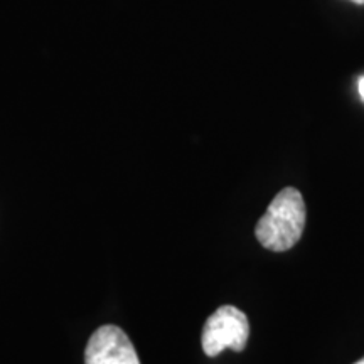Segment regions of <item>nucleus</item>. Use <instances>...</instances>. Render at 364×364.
<instances>
[{"instance_id": "nucleus-3", "label": "nucleus", "mask_w": 364, "mask_h": 364, "mask_svg": "<svg viewBox=\"0 0 364 364\" xmlns=\"http://www.w3.org/2000/svg\"><path fill=\"white\" fill-rule=\"evenodd\" d=\"M85 364H140L134 344L120 327H98L88 341Z\"/></svg>"}, {"instance_id": "nucleus-5", "label": "nucleus", "mask_w": 364, "mask_h": 364, "mask_svg": "<svg viewBox=\"0 0 364 364\" xmlns=\"http://www.w3.org/2000/svg\"><path fill=\"white\" fill-rule=\"evenodd\" d=\"M353 2H356V4H364V0H353Z\"/></svg>"}, {"instance_id": "nucleus-2", "label": "nucleus", "mask_w": 364, "mask_h": 364, "mask_svg": "<svg viewBox=\"0 0 364 364\" xmlns=\"http://www.w3.org/2000/svg\"><path fill=\"white\" fill-rule=\"evenodd\" d=\"M250 324L245 312L233 306H223L208 317L203 327L201 344L206 356L215 358L225 349L240 353L247 348Z\"/></svg>"}, {"instance_id": "nucleus-4", "label": "nucleus", "mask_w": 364, "mask_h": 364, "mask_svg": "<svg viewBox=\"0 0 364 364\" xmlns=\"http://www.w3.org/2000/svg\"><path fill=\"white\" fill-rule=\"evenodd\" d=\"M359 93H361V97L364 100V78L359 80Z\"/></svg>"}, {"instance_id": "nucleus-6", "label": "nucleus", "mask_w": 364, "mask_h": 364, "mask_svg": "<svg viewBox=\"0 0 364 364\" xmlns=\"http://www.w3.org/2000/svg\"><path fill=\"white\" fill-rule=\"evenodd\" d=\"M356 364H364V358H363V359H361V361H358V363H356Z\"/></svg>"}, {"instance_id": "nucleus-1", "label": "nucleus", "mask_w": 364, "mask_h": 364, "mask_svg": "<svg viewBox=\"0 0 364 364\" xmlns=\"http://www.w3.org/2000/svg\"><path fill=\"white\" fill-rule=\"evenodd\" d=\"M306 203L295 188L282 189L260 218L255 235L262 247L272 252H287L300 240L306 226Z\"/></svg>"}]
</instances>
